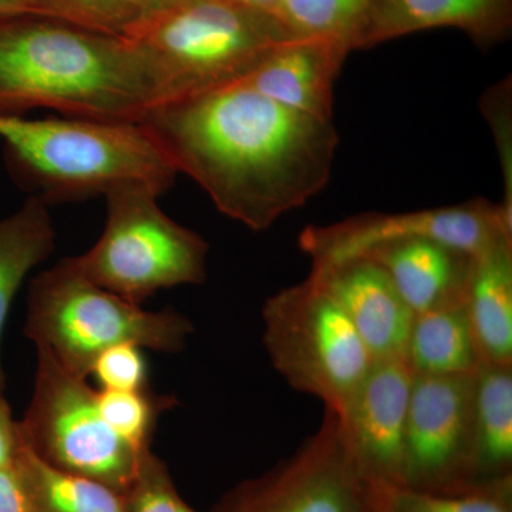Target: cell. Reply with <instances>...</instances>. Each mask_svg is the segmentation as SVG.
<instances>
[{
  "label": "cell",
  "mask_w": 512,
  "mask_h": 512,
  "mask_svg": "<svg viewBox=\"0 0 512 512\" xmlns=\"http://www.w3.org/2000/svg\"><path fill=\"white\" fill-rule=\"evenodd\" d=\"M140 123L178 174L252 231L322 191L339 146L333 121L286 109L242 80L164 101Z\"/></svg>",
  "instance_id": "obj_1"
},
{
  "label": "cell",
  "mask_w": 512,
  "mask_h": 512,
  "mask_svg": "<svg viewBox=\"0 0 512 512\" xmlns=\"http://www.w3.org/2000/svg\"><path fill=\"white\" fill-rule=\"evenodd\" d=\"M163 84L127 37L47 15L0 18V116L52 109L70 119L140 123Z\"/></svg>",
  "instance_id": "obj_2"
},
{
  "label": "cell",
  "mask_w": 512,
  "mask_h": 512,
  "mask_svg": "<svg viewBox=\"0 0 512 512\" xmlns=\"http://www.w3.org/2000/svg\"><path fill=\"white\" fill-rule=\"evenodd\" d=\"M0 138L16 180L47 205L104 197L126 183L161 197L178 175L141 123L0 116Z\"/></svg>",
  "instance_id": "obj_3"
},
{
  "label": "cell",
  "mask_w": 512,
  "mask_h": 512,
  "mask_svg": "<svg viewBox=\"0 0 512 512\" xmlns=\"http://www.w3.org/2000/svg\"><path fill=\"white\" fill-rule=\"evenodd\" d=\"M195 332L183 313L147 311L94 284L74 258L36 276L28 293L25 335L67 372L82 379L103 350L120 343L180 353Z\"/></svg>",
  "instance_id": "obj_4"
},
{
  "label": "cell",
  "mask_w": 512,
  "mask_h": 512,
  "mask_svg": "<svg viewBox=\"0 0 512 512\" xmlns=\"http://www.w3.org/2000/svg\"><path fill=\"white\" fill-rule=\"evenodd\" d=\"M126 37L156 70L164 101L242 79L293 39L276 16L225 0H178Z\"/></svg>",
  "instance_id": "obj_5"
},
{
  "label": "cell",
  "mask_w": 512,
  "mask_h": 512,
  "mask_svg": "<svg viewBox=\"0 0 512 512\" xmlns=\"http://www.w3.org/2000/svg\"><path fill=\"white\" fill-rule=\"evenodd\" d=\"M160 195L141 183L117 185L104 195L106 225L76 265L94 284L141 305L161 289L200 285L207 278L210 245L171 220Z\"/></svg>",
  "instance_id": "obj_6"
},
{
  "label": "cell",
  "mask_w": 512,
  "mask_h": 512,
  "mask_svg": "<svg viewBox=\"0 0 512 512\" xmlns=\"http://www.w3.org/2000/svg\"><path fill=\"white\" fill-rule=\"evenodd\" d=\"M262 323L278 375L329 412H342L375 363L339 303L311 275L269 296Z\"/></svg>",
  "instance_id": "obj_7"
},
{
  "label": "cell",
  "mask_w": 512,
  "mask_h": 512,
  "mask_svg": "<svg viewBox=\"0 0 512 512\" xmlns=\"http://www.w3.org/2000/svg\"><path fill=\"white\" fill-rule=\"evenodd\" d=\"M32 400L20 439L46 463L92 478L126 494L147 451H138L114 433L97 404V390L72 375L46 350L36 349Z\"/></svg>",
  "instance_id": "obj_8"
},
{
  "label": "cell",
  "mask_w": 512,
  "mask_h": 512,
  "mask_svg": "<svg viewBox=\"0 0 512 512\" xmlns=\"http://www.w3.org/2000/svg\"><path fill=\"white\" fill-rule=\"evenodd\" d=\"M214 512H373L372 487L360 474L336 414L292 456L237 485Z\"/></svg>",
  "instance_id": "obj_9"
},
{
  "label": "cell",
  "mask_w": 512,
  "mask_h": 512,
  "mask_svg": "<svg viewBox=\"0 0 512 512\" xmlns=\"http://www.w3.org/2000/svg\"><path fill=\"white\" fill-rule=\"evenodd\" d=\"M409 239H433L470 256L497 242L512 241V221L500 204L474 198L451 207L362 214L332 225H311L299 235V248L312 266L333 265L360 258L375 249Z\"/></svg>",
  "instance_id": "obj_10"
},
{
  "label": "cell",
  "mask_w": 512,
  "mask_h": 512,
  "mask_svg": "<svg viewBox=\"0 0 512 512\" xmlns=\"http://www.w3.org/2000/svg\"><path fill=\"white\" fill-rule=\"evenodd\" d=\"M476 380L477 372L414 377L404 487L436 493L476 487L471 478Z\"/></svg>",
  "instance_id": "obj_11"
},
{
  "label": "cell",
  "mask_w": 512,
  "mask_h": 512,
  "mask_svg": "<svg viewBox=\"0 0 512 512\" xmlns=\"http://www.w3.org/2000/svg\"><path fill=\"white\" fill-rule=\"evenodd\" d=\"M414 377L406 356L375 360L349 403L335 413L350 456L372 488L404 487Z\"/></svg>",
  "instance_id": "obj_12"
},
{
  "label": "cell",
  "mask_w": 512,
  "mask_h": 512,
  "mask_svg": "<svg viewBox=\"0 0 512 512\" xmlns=\"http://www.w3.org/2000/svg\"><path fill=\"white\" fill-rule=\"evenodd\" d=\"M309 275L339 303L373 360L404 356L414 313L382 266L355 258L312 266Z\"/></svg>",
  "instance_id": "obj_13"
},
{
  "label": "cell",
  "mask_w": 512,
  "mask_h": 512,
  "mask_svg": "<svg viewBox=\"0 0 512 512\" xmlns=\"http://www.w3.org/2000/svg\"><path fill=\"white\" fill-rule=\"evenodd\" d=\"M457 29L481 49L512 32V0H375L352 40V52L433 29Z\"/></svg>",
  "instance_id": "obj_14"
},
{
  "label": "cell",
  "mask_w": 512,
  "mask_h": 512,
  "mask_svg": "<svg viewBox=\"0 0 512 512\" xmlns=\"http://www.w3.org/2000/svg\"><path fill=\"white\" fill-rule=\"evenodd\" d=\"M349 53L338 40L293 37L239 80L286 109L333 121V90Z\"/></svg>",
  "instance_id": "obj_15"
},
{
  "label": "cell",
  "mask_w": 512,
  "mask_h": 512,
  "mask_svg": "<svg viewBox=\"0 0 512 512\" xmlns=\"http://www.w3.org/2000/svg\"><path fill=\"white\" fill-rule=\"evenodd\" d=\"M464 305L481 365H512V241L470 256Z\"/></svg>",
  "instance_id": "obj_16"
},
{
  "label": "cell",
  "mask_w": 512,
  "mask_h": 512,
  "mask_svg": "<svg viewBox=\"0 0 512 512\" xmlns=\"http://www.w3.org/2000/svg\"><path fill=\"white\" fill-rule=\"evenodd\" d=\"M360 258L382 266L413 313L463 296L470 265V255L433 239L394 242Z\"/></svg>",
  "instance_id": "obj_17"
},
{
  "label": "cell",
  "mask_w": 512,
  "mask_h": 512,
  "mask_svg": "<svg viewBox=\"0 0 512 512\" xmlns=\"http://www.w3.org/2000/svg\"><path fill=\"white\" fill-rule=\"evenodd\" d=\"M471 478L476 487L512 480V365L477 370Z\"/></svg>",
  "instance_id": "obj_18"
},
{
  "label": "cell",
  "mask_w": 512,
  "mask_h": 512,
  "mask_svg": "<svg viewBox=\"0 0 512 512\" xmlns=\"http://www.w3.org/2000/svg\"><path fill=\"white\" fill-rule=\"evenodd\" d=\"M404 356L416 376L471 375L480 369L464 293L454 301L414 313Z\"/></svg>",
  "instance_id": "obj_19"
},
{
  "label": "cell",
  "mask_w": 512,
  "mask_h": 512,
  "mask_svg": "<svg viewBox=\"0 0 512 512\" xmlns=\"http://www.w3.org/2000/svg\"><path fill=\"white\" fill-rule=\"evenodd\" d=\"M55 238L49 205L35 195L0 221V352L13 299L29 272L52 254ZM3 389L5 373L0 359V392Z\"/></svg>",
  "instance_id": "obj_20"
},
{
  "label": "cell",
  "mask_w": 512,
  "mask_h": 512,
  "mask_svg": "<svg viewBox=\"0 0 512 512\" xmlns=\"http://www.w3.org/2000/svg\"><path fill=\"white\" fill-rule=\"evenodd\" d=\"M15 468L33 512H128L126 494L92 478L53 467L22 439Z\"/></svg>",
  "instance_id": "obj_21"
},
{
  "label": "cell",
  "mask_w": 512,
  "mask_h": 512,
  "mask_svg": "<svg viewBox=\"0 0 512 512\" xmlns=\"http://www.w3.org/2000/svg\"><path fill=\"white\" fill-rule=\"evenodd\" d=\"M373 512H512V480L456 493L372 488Z\"/></svg>",
  "instance_id": "obj_22"
},
{
  "label": "cell",
  "mask_w": 512,
  "mask_h": 512,
  "mask_svg": "<svg viewBox=\"0 0 512 512\" xmlns=\"http://www.w3.org/2000/svg\"><path fill=\"white\" fill-rule=\"evenodd\" d=\"M375 0H282L278 18L293 37L352 40Z\"/></svg>",
  "instance_id": "obj_23"
},
{
  "label": "cell",
  "mask_w": 512,
  "mask_h": 512,
  "mask_svg": "<svg viewBox=\"0 0 512 512\" xmlns=\"http://www.w3.org/2000/svg\"><path fill=\"white\" fill-rule=\"evenodd\" d=\"M177 403L174 396H161L150 387L141 390H97V404L104 420L138 451L151 448L157 421Z\"/></svg>",
  "instance_id": "obj_24"
},
{
  "label": "cell",
  "mask_w": 512,
  "mask_h": 512,
  "mask_svg": "<svg viewBox=\"0 0 512 512\" xmlns=\"http://www.w3.org/2000/svg\"><path fill=\"white\" fill-rule=\"evenodd\" d=\"M126 495L128 512H197L185 503L167 467L151 450Z\"/></svg>",
  "instance_id": "obj_25"
},
{
  "label": "cell",
  "mask_w": 512,
  "mask_h": 512,
  "mask_svg": "<svg viewBox=\"0 0 512 512\" xmlns=\"http://www.w3.org/2000/svg\"><path fill=\"white\" fill-rule=\"evenodd\" d=\"M55 18L99 32L127 36L136 15L121 0H37Z\"/></svg>",
  "instance_id": "obj_26"
},
{
  "label": "cell",
  "mask_w": 512,
  "mask_h": 512,
  "mask_svg": "<svg viewBox=\"0 0 512 512\" xmlns=\"http://www.w3.org/2000/svg\"><path fill=\"white\" fill-rule=\"evenodd\" d=\"M511 79L501 80L487 90L481 100V109L495 140L503 170L504 198L500 202L505 217L512 221V99Z\"/></svg>",
  "instance_id": "obj_27"
},
{
  "label": "cell",
  "mask_w": 512,
  "mask_h": 512,
  "mask_svg": "<svg viewBox=\"0 0 512 512\" xmlns=\"http://www.w3.org/2000/svg\"><path fill=\"white\" fill-rule=\"evenodd\" d=\"M101 390H141L150 387L143 348L133 343H120L103 350L94 359L90 375Z\"/></svg>",
  "instance_id": "obj_28"
},
{
  "label": "cell",
  "mask_w": 512,
  "mask_h": 512,
  "mask_svg": "<svg viewBox=\"0 0 512 512\" xmlns=\"http://www.w3.org/2000/svg\"><path fill=\"white\" fill-rule=\"evenodd\" d=\"M0 512H33L15 464L0 470Z\"/></svg>",
  "instance_id": "obj_29"
},
{
  "label": "cell",
  "mask_w": 512,
  "mask_h": 512,
  "mask_svg": "<svg viewBox=\"0 0 512 512\" xmlns=\"http://www.w3.org/2000/svg\"><path fill=\"white\" fill-rule=\"evenodd\" d=\"M19 444L18 421L13 420L9 404L0 392V470L13 467Z\"/></svg>",
  "instance_id": "obj_30"
},
{
  "label": "cell",
  "mask_w": 512,
  "mask_h": 512,
  "mask_svg": "<svg viewBox=\"0 0 512 512\" xmlns=\"http://www.w3.org/2000/svg\"><path fill=\"white\" fill-rule=\"evenodd\" d=\"M121 2L136 15V22H138V20L151 18V16L163 12L178 0H121Z\"/></svg>",
  "instance_id": "obj_31"
},
{
  "label": "cell",
  "mask_w": 512,
  "mask_h": 512,
  "mask_svg": "<svg viewBox=\"0 0 512 512\" xmlns=\"http://www.w3.org/2000/svg\"><path fill=\"white\" fill-rule=\"evenodd\" d=\"M16 15H47L37 0H0V18Z\"/></svg>",
  "instance_id": "obj_32"
},
{
  "label": "cell",
  "mask_w": 512,
  "mask_h": 512,
  "mask_svg": "<svg viewBox=\"0 0 512 512\" xmlns=\"http://www.w3.org/2000/svg\"><path fill=\"white\" fill-rule=\"evenodd\" d=\"M225 2L235 3V5L258 10V12L268 13V15L278 18L282 0H225Z\"/></svg>",
  "instance_id": "obj_33"
}]
</instances>
